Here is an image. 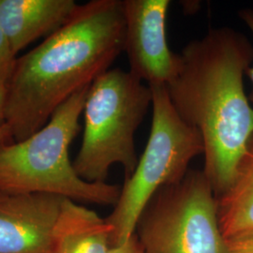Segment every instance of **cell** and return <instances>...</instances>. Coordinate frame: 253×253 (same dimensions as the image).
Masks as SVG:
<instances>
[{"label": "cell", "instance_id": "1", "mask_svg": "<svg viewBox=\"0 0 253 253\" xmlns=\"http://www.w3.org/2000/svg\"><path fill=\"white\" fill-rule=\"evenodd\" d=\"M123 0H91L44 42L16 57L7 82L5 121L13 142L45 126L76 92L89 86L125 49Z\"/></svg>", "mask_w": 253, "mask_h": 253}, {"label": "cell", "instance_id": "2", "mask_svg": "<svg viewBox=\"0 0 253 253\" xmlns=\"http://www.w3.org/2000/svg\"><path fill=\"white\" fill-rule=\"evenodd\" d=\"M180 56V70L166 87L179 118L202 136L203 172L217 199L231 187L253 135L243 83L253 48L231 28H211Z\"/></svg>", "mask_w": 253, "mask_h": 253}, {"label": "cell", "instance_id": "3", "mask_svg": "<svg viewBox=\"0 0 253 253\" xmlns=\"http://www.w3.org/2000/svg\"><path fill=\"white\" fill-rule=\"evenodd\" d=\"M89 86L76 92L42 126L20 142L0 145V191L47 193L100 206H116L121 188L83 180L69 156L80 130Z\"/></svg>", "mask_w": 253, "mask_h": 253}, {"label": "cell", "instance_id": "4", "mask_svg": "<svg viewBox=\"0 0 253 253\" xmlns=\"http://www.w3.org/2000/svg\"><path fill=\"white\" fill-rule=\"evenodd\" d=\"M152 104L149 85L132 73L110 69L91 84L84 107L81 147L73 162L83 180L105 183L114 164L130 176L138 164L134 134Z\"/></svg>", "mask_w": 253, "mask_h": 253}, {"label": "cell", "instance_id": "5", "mask_svg": "<svg viewBox=\"0 0 253 253\" xmlns=\"http://www.w3.org/2000/svg\"><path fill=\"white\" fill-rule=\"evenodd\" d=\"M153 117L148 141L133 173L125 178L120 196L106 221L113 228V247L135 233L138 220L155 193L182 180L190 162L204 155L197 129L186 124L172 107L165 85H149Z\"/></svg>", "mask_w": 253, "mask_h": 253}, {"label": "cell", "instance_id": "6", "mask_svg": "<svg viewBox=\"0 0 253 253\" xmlns=\"http://www.w3.org/2000/svg\"><path fill=\"white\" fill-rule=\"evenodd\" d=\"M136 230L145 253H231L203 170H189L182 180L158 190Z\"/></svg>", "mask_w": 253, "mask_h": 253}, {"label": "cell", "instance_id": "7", "mask_svg": "<svg viewBox=\"0 0 253 253\" xmlns=\"http://www.w3.org/2000/svg\"><path fill=\"white\" fill-rule=\"evenodd\" d=\"M125 49L129 73L147 85L167 86L181 67L167 42L169 0H123Z\"/></svg>", "mask_w": 253, "mask_h": 253}, {"label": "cell", "instance_id": "8", "mask_svg": "<svg viewBox=\"0 0 253 253\" xmlns=\"http://www.w3.org/2000/svg\"><path fill=\"white\" fill-rule=\"evenodd\" d=\"M64 198L0 191V253H50Z\"/></svg>", "mask_w": 253, "mask_h": 253}, {"label": "cell", "instance_id": "9", "mask_svg": "<svg viewBox=\"0 0 253 253\" xmlns=\"http://www.w3.org/2000/svg\"><path fill=\"white\" fill-rule=\"evenodd\" d=\"M77 6L73 0H0V28L16 55L62 27Z\"/></svg>", "mask_w": 253, "mask_h": 253}, {"label": "cell", "instance_id": "10", "mask_svg": "<svg viewBox=\"0 0 253 253\" xmlns=\"http://www.w3.org/2000/svg\"><path fill=\"white\" fill-rule=\"evenodd\" d=\"M113 228L95 211L64 198L55 220L50 253H109Z\"/></svg>", "mask_w": 253, "mask_h": 253}, {"label": "cell", "instance_id": "11", "mask_svg": "<svg viewBox=\"0 0 253 253\" xmlns=\"http://www.w3.org/2000/svg\"><path fill=\"white\" fill-rule=\"evenodd\" d=\"M217 217L227 242L253 235V135L235 179L217 198Z\"/></svg>", "mask_w": 253, "mask_h": 253}, {"label": "cell", "instance_id": "12", "mask_svg": "<svg viewBox=\"0 0 253 253\" xmlns=\"http://www.w3.org/2000/svg\"><path fill=\"white\" fill-rule=\"evenodd\" d=\"M15 58L8 39L0 28V74L11 70Z\"/></svg>", "mask_w": 253, "mask_h": 253}, {"label": "cell", "instance_id": "13", "mask_svg": "<svg viewBox=\"0 0 253 253\" xmlns=\"http://www.w3.org/2000/svg\"><path fill=\"white\" fill-rule=\"evenodd\" d=\"M109 253H145L137 235H131L125 243L113 247Z\"/></svg>", "mask_w": 253, "mask_h": 253}, {"label": "cell", "instance_id": "14", "mask_svg": "<svg viewBox=\"0 0 253 253\" xmlns=\"http://www.w3.org/2000/svg\"><path fill=\"white\" fill-rule=\"evenodd\" d=\"M227 243L231 253H253V235Z\"/></svg>", "mask_w": 253, "mask_h": 253}, {"label": "cell", "instance_id": "15", "mask_svg": "<svg viewBox=\"0 0 253 253\" xmlns=\"http://www.w3.org/2000/svg\"><path fill=\"white\" fill-rule=\"evenodd\" d=\"M10 71L0 74V126L6 123L5 121L6 93H7V82L9 79Z\"/></svg>", "mask_w": 253, "mask_h": 253}, {"label": "cell", "instance_id": "16", "mask_svg": "<svg viewBox=\"0 0 253 253\" xmlns=\"http://www.w3.org/2000/svg\"><path fill=\"white\" fill-rule=\"evenodd\" d=\"M239 15L240 18L242 19L245 22V24L247 25V27L251 29V31L253 34V10L252 9H242L239 11ZM247 75L250 77V79L252 80L253 83V91L251 94V100L253 102V67L252 68H248L246 71Z\"/></svg>", "mask_w": 253, "mask_h": 253}, {"label": "cell", "instance_id": "17", "mask_svg": "<svg viewBox=\"0 0 253 253\" xmlns=\"http://www.w3.org/2000/svg\"><path fill=\"white\" fill-rule=\"evenodd\" d=\"M13 142L12 135H11V129L7 123L0 126V145Z\"/></svg>", "mask_w": 253, "mask_h": 253}]
</instances>
